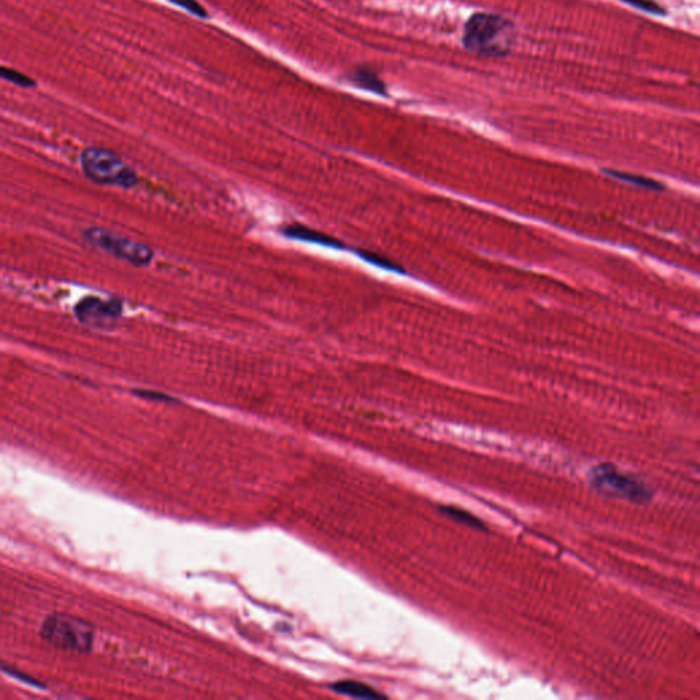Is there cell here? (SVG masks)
<instances>
[{
  "label": "cell",
  "mask_w": 700,
  "mask_h": 700,
  "mask_svg": "<svg viewBox=\"0 0 700 700\" xmlns=\"http://www.w3.org/2000/svg\"><path fill=\"white\" fill-rule=\"evenodd\" d=\"M467 50L488 56H502L513 47L514 27L506 18L497 14H475L464 30Z\"/></svg>",
  "instance_id": "1"
},
{
  "label": "cell",
  "mask_w": 700,
  "mask_h": 700,
  "mask_svg": "<svg viewBox=\"0 0 700 700\" xmlns=\"http://www.w3.org/2000/svg\"><path fill=\"white\" fill-rule=\"evenodd\" d=\"M81 167L85 175L101 185L131 188L137 174L114 152L103 148H86L81 153Z\"/></svg>",
  "instance_id": "2"
},
{
  "label": "cell",
  "mask_w": 700,
  "mask_h": 700,
  "mask_svg": "<svg viewBox=\"0 0 700 700\" xmlns=\"http://www.w3.org/2000/svg\"><path fill=\"white\" fill-rule=\"evenodd\" d=\"M41 637L60 650L86 652L93 643V628L74 616L56 613L43 623Z\"/></svg>",
  "instance_id": "3"
},
{
  "label": "cell",
  "mask_w": 700,
  "mask_h": 700,
  "mask_svg": "<svg viewBox=\"0 0 700 700\" xmlns=\"http://www.w3.org/2000/svg\"><path fill=\"white\" fill-rule=\"evenodd\" d=\"M85 240L93 245L95 248L104 250L105 253L125 260L127 263L137 266V267H144L148 266L152 261L153 253L150 248L144 244H140L137 241H133L130 238H126L124 235L115 234L112 231L99 228V227H92L88 228L85 233Z\"/></svg>",
  "instance_id": "4"
},
{
  "label": "cell",
  "mask_w": 700,
  "mask_h": 700,
  "mask_svg": "<svg viewBox=\"0 0 700 700\" xmlns=\"http://www.w3.org/2000/svg\"><path fill=\"white\" fill-rule=\"evenodd\" d=\"M592 484L610 497L643 503L650 498L649 488L632 476L620 472L610 464H602L592 471Z\"/></svg>",
  "instance_id": "5"
},
{
  "label": "cell",
  "mask_w": 700,
  "mask_h": 700,
  "mask_svg": "<svg viewBox=\"0 0 700 700\" xmlns=\"http://www.w3.org/2000/svg\"><path fill=\"white\" fill-rule=\"evenodd\" d=\"M121 315V305L117 301H105L96 297L84 299L75 306V316L84 325L96 328H110Z\"/></svg>",
  "instance_id": "6"
},
{
  "label": "cell",
  "mask_w": 700,
  "mask_h": 700,
  "mask_svg": "<svg viewBox=\"0 0 700 700\" xmlns=\"http://www.w3.org/2000/svg\"><path fill=\"white\" fill-rule=\"evenodd\" d=\"M331 689L337 694L346 695L351 698H360V699H377L382 698L379 692H376L374 688L358 682V681H338L331 685Z\"/></svg>",
  "instance_id": "7"
},
{
  "label": "cell",
  "mask_w": 700,
  "mask_h": 700,
  "mask_svg": "<svg viewBox=\"0 0 700 700\" xmlns=\"http://www.w3.org/2000/svg\"><path fill=\"white\" fill-rule=\"evenodd\" d=\"M286 234L292 238H299V240H302V241H308V242H315V244H323V245H335V241H332L331 238L325 237V234H320V233H316L313 230H309V228H305L302 226H292L287 228Z\"/></svg>",
  "instance_id": "8"
},
{
  "label": "cell",
  "mask_w": 700,
  "mask_h": 700,
  "mask_svg": "<svg viewBox=\"0 0 700 700\" xmlns=\"http://www.w3.org/2000/svg\"><path fill=\"white\" fill-rule=\"evenodd\" d=\"M0 78L4 81H8L17 86H21V88H34L36 86V81L32 79L29 75L20 73L18 70H14V69L6 67V66H0Z\"/></svg>",
  "instance_id": "9"
},
{
  "label": "cell",
  "mask_w": 700,
  "mask_h": 700,
  "mask_svg": "<svg viewBox=\"0 0 700 700\" xmlns=\"http://www.w3.org/2000/svg\"><path fill=\"white\" fill-rule=\"evenodd\" d=\"M609 174L611 176H616L624 182H629V183H633V185H637V186H642V188H647V189H662V186L654 181V179H650V178H644V176H639V175H632L626 174V173H620V171H607Z\"/></svg>",
  "instance_id": "10"
},
{
  "label": "cell",
  "mask_w": 700,
  "mask_h": 700,
  "mask_svg": "<svg viewBox=\"0 0 700 700\" xmlns=\"http://www.w3.org/2000/svg\"><path fill=\"white\" fill-rule=\"evenodd\" d=\"M445 513L448 516H451V519H454L455 521L461 523V524L469 525V526H474V528H479L481 529L483 528V524L479 519H476L475 516L469 514L468 512L462 510V509H457V507H453V506H448V507H443Z\"/></svg>",
  "instance_id": "11"
},
{
  "label": "cell",
  "mask_w": 700,
  "mask_h": 700,
  "mask_svg": "<svg viewBox=\"0 0 700 700\" xmlns=\"http://www.w3.org/2000/svg\"><path fill=\"white\" fill-rule=\"evenodd\" d=\"M357 79L360 81L361 86H364L365 89H370V91H374V92H377V93H382L383 92V84L376 78V75L371 74L370 72H361L357 74Z\"/></svg>",
  "instance_id": "12"
},
{
  "label": "cell",
  "mask_w": 700,
  "mask_h": 700,
  "mask_svg": "<svg viewBox=\"0 0 700 700\" xmlns=\"http://www.w3.org/2000/svg\"><path fill=\"white\" fill-rule=\"evenodd\" d=\"M623 1H626L628 4H630V6H632V7H635V8H639V10H642V11H646V13H651V14H663V10H662L658 4L652 3L651 0H623Z\"/></svg>",
  "instance_id": "13"
},
{
  "label": "cell",
  "mask_w": 700,
  "mask_h": 700,
  "mask_svg": "<svg viewBox=\"0 0 700 700\" xmlns=\"http://www.w3.org/2000/svg\"><path fill=\"white\" fill-rule=\"evenodd\" d=\"M176 4L182 6L183 8H186L189 13H193L199 17H204L205 15V11L204 8L201 7L200 4L196 1V0H173Z\"/></svg>",
  "instance_id": "14"
}]
</instances>
